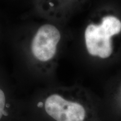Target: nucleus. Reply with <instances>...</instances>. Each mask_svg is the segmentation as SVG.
<instances>
[{"instance_id": "nucleus-1", "label": "nucleus", "mask_w": 121, "mask_h": 121, "mask_svg": "<svg viewBox=\"0 0 121 121\" xmlns=\"http://www.w3.org/2000/svg\"><path fill=\"white\" fill-rule=\"evenodd\" d=\"M72 87H58L47 94L40 107L52 121H87L90 109Z\"/></svg>"}, {"instance_id": "nucleus-2", "label": "nucleus", "mask_w": 121, "mask_h": 121, "mask_svg": "<svg viewBox=\"0 0 121 121\" xmlns=\"http://www.w3.org/2000/svg\"><path fill=\"white\" fill-rule=\"evenodd\" d=\"M62 39L60 29L53 24H42L34 31L29 43L28 54L30 61L42 73L53 68Z\"/></svg>"}, {"instance_id": "nucleus-3", "label": "nucleus", "mask_w": 121, "mask_h": 121, "mask_svg": "<svg viewBox=\"0 0 121 121\" xmlns=\"http://www.w3.org/2000/svg\"><path fill=\"white\" fill-rule=\"evenodd\" d=\"M121 31V22L114 16H105L100 24L90 23L85 30V42L89 54L102 59L113 52L112 37Z\"/></svg>"}, {"instance_id": "nucleus-4", "label": "nucleus", "mask_w": 121, "mask_h": 121, "mask_svg": "<svg viewBox=\"0 0 121 121\" xmlns=\"http://www.w3.org/2000/svg\"><path fill=\"white\" fill-rule=\"evenodd\" d=\"M73 0H34L36 10L44 17L53 20H61Z\"/></svg>"}, {"instance_id": "nucleus-5", "label": "nucleus", "mask_w": 121, "mask_h": 121, "mask_svg": "<svg viewBox=\"0 0 121 121\" xmlns=\"http://www.w3.org/2000/svg\"><path fill=\"white\" fill-rule=\"evenodd\" d=\"M6 103V98L5 94L4 91L0 89V120L4 114Z\"/></svg>"}]
</instances>
